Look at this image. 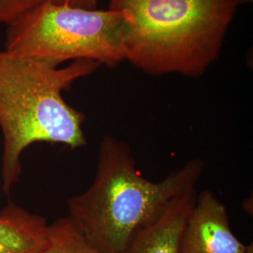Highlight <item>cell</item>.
<instances>
[{"label": "cell", "instance_id": "cell-11", "mask_svg": "<svg viewBox=\"0 0 253 253\" xmlns=\"http://www.w3.org/2000/svg\"><path fill=\"white\" fill-rule=\"evenodd\" d=\"M235 1L238 5H240V4H245V3H252L253 0H235Z\"/></svg>", "mask_w": 253, "mask_h": 253}, {"label": "cell", "instance_id": "cell-10", "mask_svg": "<svg viewBox=\"0 0 253 253\" xmlns=\"http://www.w3.org/2000/svg\"><path fill=\"white\" fill-rule=\"evenodd\" d=\"M54 4L58 5H68L74 8L82 9H97L99 0H48Z\"/></svg>", "mask_w": 253, "mask_h": 253}, {"label": "cell", "instance_id": "cell-4", "mask_svg": "<svg viewBox=\"0 0 253 253\" xmlns=\"http://www.w3.org/2000/svg\"><path fill=\"white\" fill-rule=\"evenodd\" d=\"M126 21L113 9H88L48 0L8 25L5 51L52 61L90 60L116 68L126 60Z\"/></svg>", "mask_w": 253, "mask_h": 253}, {"label": "cell", "instance_id": "cell-6", "mask_svg": "<svg viewBox=\"0 0 253 253\" xmlns=\"http://www.w3.org/2000/svg\"><path fill=\"white\" fill-rule=\"evenodd\" d=\"M196 197L195 188L183 193L162 217L136 235L125 253H181V237Z\"/></svg>", "mask_w": 253, "mask_h": 253}, {"label": "cell", "instance_id": "cell-5", "mask_svg": "<svg viewBox=\"0 0 253 253\" xmlns=\"http://www.w3.org/2000/svg\"><path fill=\"white\" fill-rule=\"evenodd\" d=\"M181 253H246L233 233L225 205L210 190L197 195L184 228Z\"/></svg>", "mask_w": 253, "mask_h": 253}, {"label": "cell", "instance_id": "cell-7", "mask_svg": "<svg viewBox=\"0 0 253 253\" xmlns=\"http://www.w3.org/2000/svg\"><path fill=\"white\" fill-rule=\"evenodd\" d=\"M48 227L45 217L9 203L0 212V253H42Z\"/></svg>", "mask_w": 253, "mask_h": 253}, {"label": "cell", "instance_id": "cell-12", "mask_svg": "<svg viewBox=\"0 0 253 253\" xmlns=\"http://www.w3.org/2000/svg\"><path fill=\"white\" fill-rule=\"evenodd\" d=\"M253 253V245L251 244L250 246H248V250H247V253Z\"/></svg>", "mask_w": 253, "mask_h": 253}, {"label": "cell", "instance_id": "cell-9", "mask_svg": "<svg viewBox=\"0 0 253 253\" xmlns=\"http://www.w3.org/2000/svg\"><path fill=\"white\" fill-rule=\"evenodd\" d=\"M46 0H0V24L9 25L28 9Z\"/></svg>", "mask_w": 253, "mask_h": 253}, {"label": "cell", "instance_id": "cell-2", "mask_svg": "<svg viewBox=\"0 0 253 253\" xmlns=\"http://www.w3.org/2000/svg\"><path fill=\"white\" fill-rule=\"evenodd\" d=\"M58 66L0 50L1 177L6 194L20 179L21 156L29 145L49 143L79 148L87 143L83 130L84 115L69 105L62 93L100 65L75 60L64 68Z\"/></svg>", "mask_w": 253, "mask_h": 253}, {"label": "cell", "instance_id": "cell-1", "mask_svg": "<svg viewBox=\"0 0 253 253\" xmlns=\"http://www.w3.org/2000/svg\"><path fill=\"white\" fill-rule=\"evenodd\" d=\"M205 168L192 159L160 182L144 177L130 146L106 135L90 187L68 201L70 219L102 253H125L136 235L162 217L173 201L195 188Z\"/></svg>", "mask_w": 253, "mask_h": 253}, {"label": "cell", "instance_id": "cell-8", "mask_svg": "<svg viewBox=\"0 0 253 253\" xmlns=\"http://www.w3.org/2000/svg\"><path fill=\"white\" fill-rule=\"evenodd\" d=\"M42 253H102L73 224L70 217H61L49 224L47 242Z\"/></svg>", "mask_w": 253, "mask_h": 253}, {"label": "cell", "instance_id": "cell-3", "mask_svg": "<svg viewBox=\"0 0 253 253\" xmlns=\"http://www.w3.org/2000/svg\"><path fill=\"white\" fill-rule=\"evenodd\" d=\"M235 0H110L126 21V60L142 72L198 78L218 57Z\"/></svg>", "mask_w": 253, "mask_h": 253}]
</instances>
